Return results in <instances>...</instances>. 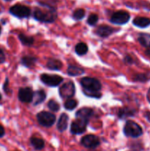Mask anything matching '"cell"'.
<instances>
[{
  "instance_id": "cell-1",
  "label": "cell",
  "mask_w": 150,
  "mask_h": 151,
  "mask_svg": "<svg viewBox=\"0 0 150 151\" xmlns=\"http://www.w3.org/2000/svg\"><path fill=\"white\" fill-rule=\"evenodd\" d=\"M42 7H36L34 10L33 17L35 20L44 23H52L57 19L56 8L46 2H40Z\"/></svg>"
},
{
  "instance_id": "cell-2",
  "label": "cell",
  "mask_w": 150,
  "mask_h": 151,
  "mask_svg": "<svg viewBox=\"0 0 150 151\" xmlns=\"http://www.w3.org/2000/svg\"><path fill=\"white\" fill-rule=\"evenodd\" d=\"M80 84L84 88V92L86 95L96 98L101 97V95L99 91L101 88V84L99 80L94 78L85 77L80 80Z\"/></svg>"
},
{
  "instance_id": "cell-3",
  "label": "cell",
  "mask_w": 150,
  "mask_h": 151,
  "mask_svg": "<svg viewBox=\"0 0 150 151\" xmlns=\"http://www.w3.org/2000/svg\"><path fill=\"white\" fill-rule=\"evenodd\" d=\"M124 134L128 137L138 138L143 134V130L138 123L134 121L129 120L124 127Z\"/></svg>"
},
{
  "instance_id": "cell-4",
  "label": "cell",
  "mask_w": 150,
  "mask_h": 151,
  "mask_svg": "<svg viewBox=\"0 0 150 151\" xmlns=\"http://www.w3.org/2000/svg\"><path fill=\"white\" fill-rule=\"evenodd\" d=\"M38 123L44 127L49 128L54 124L56 117L53 114L48 111H41L37 114Z\"/></svg>"
},
{
  "instance_id": "cell-5",
  "label": "cell",
  "mask_w": 150,
  "mask_h": 151,
  "mask_svg": "<svg viewBox=\"0 0 150 151\" xmlns=\"http://www.w3.org/2000/svg\"><path fill=\"white\" fill-rule=\"evenodd\" d=\"M10 13L13 16L19 18V19H24V18H28L30 16L31 10L27 6L16 4L10 7Z\"/></svg>"
},
{
  "instance_id": "cell-6",
  "label": "cell",
  "mask_w": 150,
  "mask_h": 151,
  "mask_svg": "<svg viewBox=\"0 0 150 151\" xmlns=\"http://www.w3.org/2000/svg\"><path fill=\"white\" fill-rule=\"evenodd\" d=\"M41 80L43 83L48 86L56 87L63 82V78L57 75L42 74L41 75Z\"/></svg>"
},
{
  "instance_id": "cell-7",
  "label": "cell",
  "mask_w": 150,
  "mask_h": 151,
  "mask_svg": "<svg viewBox=\"0 0 150 151\" xmlns=\"http://www.w3.org/2000/svg\"><path fill=\"white\" fill-rule=\"evenodd\" d=\"M130 19V16L128 12L124 10H119L115 12L110 17V22L119 25H123L127 23Z\"/></svg>"
},
{
  "instance_id": "cell-8",
  "label": "cell",
  "mask_w": 150,
  "mask_h": 151,
  "mask_svg": "<svg viewBox=\"0 0 150 151\" xmlns=\"http://www.w3.org/2000/svg\"><path fill=\"white\" fill-rule=\"evenodd\" d=\"M59 93L62 98L69 99L73 97L75 94V86L74 83L69 81L63 84L59 89Z\"/></svg>"
},
{
  "instance_id": "cell-9",
  "label": "cell",
  "mask_w": 150,
  "mask_h": 151,
  "mask_svg": "<svg viewBox=\"0 0 150 151\" xmlns=\"http://www.w3.org/2000/svg\"><path fill=\"white\" fill-rule=\"evenodd\" d=\"M88 123V121L76 118V119L73 121L71 125V134H76V135L83 134L86 130Z\"/></svg>"
},
{
  "instance_id": "cell-10",
  "label": "cell",
  "mask_w": 150,
  "mask_h": 151,
  "mask_svg": "<svg viewBox=\"0 0 150 151\" xmlns=\"http://www.w3.org/2000/svg\"><path fill=\"white\" fill-rule=\"evenodd\" d=\"M81 144L87 148H95L99 145L100 141L98 137L89 134L82 137L81 139Z\"/></svg>"
},
{
  "instance_id": "cell-11",
  "label": "cell",
  "mask_w": 150,
  "mask_h": 151,
  "mask_svg": "<svg viewBox=\"0 0 150 151\" xmlns=\"http://www.w3.org/2000/svg\"><path fill=\"white\" fill-rule=\"evenodd\" d=\"M33 91L29 87L21 88L19 91V99L22 103H31L33 99Z\"/></svg>"
},
{
  "instance_id": "cell-12",
  "label": "cell",
  "mask_w": 150,
  "mask_h": 151,
  "mask_svg": "<svg viewBox=\"0 0 150 151\" xmlns=\"http://www.w3.org/2000/svg\"><path fill=\"white\" fill-rule=\"evenodd\" d=\"M95 32L99 36L104 38V37H107L112 35L113 32H116V29L108 25H100L96 28Z\"/></svg>"
},
{
  "instance_id": "cell-13",
  "label": "cell",
  "mask_w": 150,
  "mask_h": 151,
  "mask_svg": "<svg viewBox=\"0 0 150 151\" xmlns=\"http://www.w3.org/2000/svg\"><path fill=\"white\" fill-rule=\"evenodd\" d=\"M93 114H94L93 109H90V108H82L76 111L75 116L78 119L89 121V119L91 117Z\"/></svg>"
},
{
  "instance_id": "cell-14",
  "label": "cell",
  "mask_w": 150,
  "mask_h": 151,
  "mask_svg": "<svg viewBox=\"0 0 150 151\" xmlns=\"http://www.w3.org/2000/svg\"><path fill=\"white\" fill-rule=\"evenodd\" d=\"M136 113V111L134 109H132L130 107H124L119 109L118 112V116L120 119H126L127 117L134 116Z\"/></svg>"
},
{
  "instance_id": "cell-15",
  "label": "cell",
  "mask_w": 150,
  "mask_h": 151,
  "mask_svg": "<svg viewBox=\"0 0 150 151\" xmlns=\"http://www.w3.org/2000/svg\"><path fill=\"white\" fill-rule=\"evenodd\" d=\"M68 122H69V116L66 114H62L58 119L57 124V128L60 132H63L68 128Z\"/></svg>"
},
{
  "instance_id": "cell-16",
  "label": "cell",
  "mask_w": 150,
  "mask_h": 151,
  "mask_svg": "<svg viewBox=\"0 0 150 151\" xmlns=\"http://www.w3.org/2000/svg\"><path fill=\"white\" fill-rule=\"evenodd\" d=\"M135 26L138 27L140 28H145L147 27L150 25V19L147 17H141V16H138L135 18L132 22Z\"/></svg>"
},
{
  "instance_id": "cell-17",
  "label": "cell",
  "mask_w": 150,
  "mask_h": 151,
  "mask_svg": "<svg viewBox=\"0 0 150 151\" xmlns=\"http://www.w3.org/2000/svg\"><path fill=\"white\" fill-rule=\"evenodd\" d=\"M46 97V94L44 90H38V91H35L33 94V99H32L33 105L37 106V105L43 103L45 100Z\"/></svg>"
},
{
  "instance_id": "cell-18",
  "label": "cell",
  "mask_w": 150,
  "mask_h": 151,
  "mask_svg": "<svg viewBox=\"0 0 150 151\" xmlns=\"http://www.w3.org/2000/svg\"><path fill=\"white\" fill-rule=\"evenodd\" d=\"M46 66L51 70H60L62 67V63L60 60L56 58H49L47 61Z\"/></svg>"
},
{
  "instance_id": "cell-19",
  "label": "cell",
  "mask_w": 150,
  "mask_h": 151,
  "mask_svg": "<svg viewBox=\"0 0 150 151\" xmlns=\"http://www.w3.org/2000/svg\"><path fill=\"white\" fill-rule=\"evenodd\" d=\"M21 61L22 65H24L26 67L31 68L35 64V63L37 61V58L35 57H34V56L26 55L22 58Z\"/></svg>"
},
{
  "instance_id": "cell-20",
  "label": "cell",
  "mask_w": 150,
  "mask_h": 151,
  "mask_svg": "<svg viewBox=\"0 0 150 151\" xmlns=\"http://www.w3.org/2000/svg\"><path fill=\"white\" fill-rule=\"evenodd\" d=\"M138 42L143 47L150 48V34L148 33H140L138 35Z\"/></svg>"
},
{
  "instance_id": "cell-21",
  "label": "cell",
  "mask_w": 150,
  "mask_h": 151,
  "mask_svg": "<svg viewBox=\"0 0 150 151\" xmlns=\"http://www.w3.org/2000/svg\"><path fill=\"white\" fill-rule=\"evenodd\" d=\"M84 72H85V71L82 68L73 66V65H70L67 69L68 75H70V76H79V75L84 74Z\"/></svg>"
},
{
  "instance_id": "cell-22",
  "label": "cell",
  "mask_w": 150,
  "mask_h": 151,
  "mask_svg": "<svg viewBox=\"0 0 150 151\" xmlns=\"http://www.w3.org/2000/svg\"><path fill=\"white\" fill-rule=\"evenodd\" d=\"M30 142L35 150H41L44 147L45 143L42 139L38 137H32L30 139Z\"/></svg>"
},
{
  "instance_id": "cell-23",
  "label": "cell",
  "mask_w": 150,
  "mask_h": 151,
  "mask_svg": "<svg viewBox=\"0 0 150 151\" xmlns=\"http://www.w3.org/2000/svg\"><path fill=\"white\" fill-rule=\"evenodd\" d=\"M88 47L86 44L83 42L78 43L76 46H75V52L78 55H83L88 52Z\"/></svg>"
},
{
  "instance_id": "cell-24",
  "label": "cell",
  "mask_w": 150,
  "mask_h": 151,
  "mask_svg": "<svg viewBox=\"0 0 150 151\" xmlns=\"http://www.w3.org/2000/svg\"><path fill=\"white\" fill-rule=\"evenodd\" d=\"M19 40L25 46H31L34 43V38L31 36H27V35H24L23 33H21L19 35Z\"/></svg>"
},
{
  "instance_id": "cell-25",
  "label": "cell",
  "mask_w": 150,
  "mask_h": 151,
  "mask_svg": "<svg viewBox=\"0 0 150 151\" xmlns=\"http://www.w3.org/2000/svg\"><path fill=\"white\" fill-rule=\"evenodd\" d=\"M77 106V101L73 99H68L66 102H65L64 107L65 109H67L69 111H72Z\"/></svg>"
},
{
  "instance_id": "cell-26",
  "label": "cell",
  "mask_w": 150,
  "mask_h": 151,
  "mask_svg": "<svg viewBox=\"0 0 150 151\" xmlns=\"http://www.w3.org/2000/svg\"><path fill=\"white\" fill-rule=\"evenodd\" d=\"M85 10L82 8H79V9H76V10L73 13V18L74 19H75V20L79 21L85 17Z\"/></svg>"
},
{
  "instance_id": "cell-27",
  "label": "cell",
  "mask_w": 150,
  "mask_h": 151,
  "mask_svg": "<svg viewBox=\"0 0 150 151\" xmlns=\"http://www.w3.org/2000/svg\"><path fill=\"white\" fill-rule=\"evenodd\" d=\"M48 108L50 111H58L60 109V106L57 102H56L54 100H50L48 103Z\"/></svg>"
},
{
  "instance_id": "cell-28",
  "label": "cell",
  "mask_w": 150,
  "mask_h": 151,
  "mask_svg": "<svg viewBox=\"0 0 150 151\" xmlns=\"http://www.w3.org/2000/svg\"><path fill=\"white\" fill-rule=\"evenodd\" d=\"M98 19H99L98 16H97L96 14L93 13V14H91L89 16H88V21H87V22H88V24L89 25L93 26V25H95L96 24V22H98Z\"/></svg>"
},
{
  "instance_id": "cell-29",
  "label": "cell",
  "mask_w": 150,
  "mask_h": 151,
  "mask_svg": "<svg viewBox=\"0 0 150 151\" xmlns=\"http://www.w3.org/2000/svg\"><path fill=\"white\" fill-rule=\"evenodd\" d=\"M134 81H139V82H145L148 80L147 75H144V74H137L135 77H134Z\"/></svg>"
},
{
  "instance_id": "cell-30",
  "label": "cell",
  "mask_w": 150,
  "mask_h": 151,
  "mask_svg": "<svg viewBox=\"0 0 150 151\" xmlns=\"http://www.w3.org/2000/svg\"><path fill=\"white\" fill-rule=\"evenodd\" d=\"M124 62L126 63H128V64H132L133 63V60H132V58L129 55H126V57L124 58Z\"/></svg>"
},
{
  "instance_id": "cell-31",
  "label": "cell",
  "mask_w": 150,
  "mask_h": 151,
  "mask_svg": "<svg viewBox=\"0 0 150 151\" xmlns=\"http://www.w3.org/2000/svg\"><path fill=\"white\" fill-rule=\"evenodd\" d=\"M5 60V56H4V52L1 50H0V63H4Z\"/></svg>"
},
{
  "instance_id": "cell-32",
  "label": "cell",
  "mask_w": 150,
  "mask_h": 151,
  "mask_svg": "<svg viewBox=\"0 0 150 151\" xmlns=\"http://www.w3.org/2000/svg\"><path fill=\"white\" fill-rule=\"evenodd\" d=\"M8 80H6V82H5V83H4V91H5V92H8V88H7V86H8Z\"/></svg>"
},
{
  "instance_id": "cell-33",
  "label": "cell",
  "mask_w": 150,
  "mask_h": 151,
  "mask_svg": "<svg viewBox=\"0 0 150 151\" xmlns=\"http://www.w3.org/2000/svg\"><path fill=\"white\" fill-rule=\"evenodd\" d=\"M4 135V129L1 125H0V138Z\"/></svg>"
},
{
  "instance_id": "cell-34",
  "label": "cell",
  "mask_w": 150,
  "mask_h": 151,
  "mask_svg": "<svg viewBox=\"0 0 150 151\" xmlns=\"http://www.w3.org/2000/svg\"><path fill=\"white\" fill-rule=\"evenodd\" d=\"M145 117L150 122V111H146L145 113Z\"/></svg>"
},
{
  "instance_id": "cell-35",
  "label": "cell",
  "mask_w": 150,
  "mask_h": 151,
  "mask_svg": "<svg viewBox=\"0 0 150 151\" xmlns=\"http://www.w3.org/2000/svg\"><path fill=\"white\" fill-rule=\"evenodd\" d=\"M146 54L147 55L150 56V49H148L147 50H146Z\"/></svg>"
},
{
  "instance_id": "cell-36",
  "label": "cell",
  "mask_w": 150,
  "mask_h": 151,
  "mask_svg": "<svg viewBox=\"0 0 150 151\" xmlns=\"http://www.w3.org/2000/svg\"><path fill=\"white\" fill-rule=\"evenodd\" d=\"M1 26H0V34H1Z\"/></svg>"
},
{
  "instance_id": "cell-37",
  "label": "cell",
  "mask_w": 150,
  "mask_h": 151,
  "mask_svg": "<svg viewBox=\"0 0 150 151\" xmlns=\"http://www.w3.org/2000/svg\"><path fill=\"white\" fill-rule=\"evenodd\" d=\"M1 100V94H0V100Z\"/></svg>"
},
{
  "instance_id": "cell-38",
  "label": "cell",
  "mask_w": 150,
  "mask_h": 151,
  "mask_svg": "<svg viewBox=\"0 0 150 151\" xmlns=\"http://www.w3.org/2000/svg\"><path fill=\"white\" fill-rule=\"evenodd\" d=\"M5 1H11V0H5Z\"/></svg>"
},
{
  "instance_id": "cell-39",
  "label": "cell",
  "mask_w": 150,
  "mask_h": 151,
  "mask_svg": "<svg viewBox=\"0 0 150 151\" xmlns=\"http://www.w3.org/2000/svg\"><path fill=\"white\" fill-rule=\"evenodd\" d=\"M0 13H1V10H0Z\"/></svg>"
}]
</instances>
